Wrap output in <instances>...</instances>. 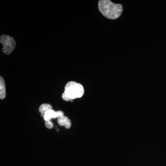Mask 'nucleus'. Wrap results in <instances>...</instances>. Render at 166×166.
I'll return each instance as SVG.
<instances>
[{
    "mask_svg": "<svg viewBox=\"0 0 166 166\" xmlns=\"http://www.w3.org/2000/svg\"><path fill=\"white\" fill-rule=\"evenodd\" d=\"M57 122L61 126H64V116L58 118Z\"/></svg>",
    "mask_w": 166,
    "mask_h": 166,
    "instance_id": "6e6552de",
    "label": "nucleus"
},
{
    "mask_svg": "<svg viewBox=\"0 0 166 166\" xmlns=\"http://www.w3.org/2000/svg\"><path fill=\"white\" fill-rule=\"evenodd\" d=\"M45 125L46 127L48 128V129L52 128L53 126H54L53 122L51 120L45 121Z\"/></svg>",
    "mask_w": 166,
    "mask_h": 166,
    "instance_id": "1a4fd4ad",
    "label": "nucleus"
},
{
    "mask_svg": "<svg viewBox=\"0 0 166 166\" xmlns=\"http://www.w3.org/2000/svg\"><path fill=\"white\" fill-rule=\"evenodd\" d=\"M98 7L101 14L110 20L117 19L123 12L121 4L113 3L110 0H100Z\"/></svg>",
    "mask_w": 166,
    "mask_h": 166,
    "instance_id": "f257e3e1",
    "label": "nucleus"
},
{
    "mask_svg": "<svg viewBox=\"0 0 166 166\" xmlns=\"http://www.w3.org/2000/svg\"><path fill=\"white\" fill-rule=\"evenodd\" d=\"M52 110V107L50 104H44L41 105L39 108V111L43 117L44 114L49 110Z\"/></svg>",
    "mask_w": 166,
    "mask_h": 166,
    "instance_id": "423d86ee",
    "label": "nucleus"
},
{
    "mask_svg": "<svg viewBox=\"0 0 166 166\" xmlns=\"http://www.w3.org/2000/svg\"><path fill=\"white\" fill-rule=\"evenodd\" d=\"M44 119L45 121L50 120L52 119H55L57 118L56 112L52 110H49L47 111L43 116Z\"/></svg>",
    "mask_w": 166,
    "mask_h": 166,
    "instance_id": "20e7f679",
    "label": "nucleus"
},
{
    "mask_svg": "<svg viewBox=\"0 0 166 166\" xmlns=\"http://www.w3.org/2000/svg\"><path fill=\"white\" fill-rule=\"evenodd\" d=\"M6 96V86L4 79L2 76L0 77V99L5 98Z\"/></svg>",
    "mask_w": 166,
    "mask_h": 166,
    "instance_id": "39448f33",
    "label": "nucleus"
},
{
    "mask_svg": "<svg viewBox=\"0 0 166 166\" xmlns=\"http://www.w3.org/2000/svg\"><path fill=\"white\" fill-rule=\"evenodd\" d=\"M71 121L68 117L64 116V126L67 129L70 128L71 126Z\"/></svg>",
    "mask_w": 166,
    "mask_h": 166,
    "instance_id": "0eeeda50",
    "label": "nucleus"
},
{
    "mask_svg": "<svg viewBox=\"0 0 166 166\" xmlns=\"http://www.w3.org/2000/svg\"><path fill=\"white\" fill-rule=\"evenodd\" d=\"M57 113V118H58L60 117L61 116H64V113L62 111L59 110L56 111Z\"/></svg>",
    "mask_w": 166,
    "mask_h": 166,
    "instance_id": "9d476101",
    "label": "nucleus"
},
{
    "mask_svg": "<svg viewBox=\"0 0 166 166\" xmlns=\"http://www.w3.org/2000/svg\"><path fill=\"white\" fill-rule=\"evenodd\" d=\"M84 92V87L81 84L74 81H70L65 86L62 98L66 101H73L75 99L82 97Z\"/></svg>",
    "mask_w": 166,
    "mask_h": 166,
    "instance_id": "f03ea898",
    "label": "nucleus"
},
{
    "mask_svg": "<svg viewBox=\"0 0 166 166\" xmlns=\"http://www.w3.org/2000/svg\"><path fill=\"white\" fill-rule=\"evenodd\" d=\"M0 43L3 45L2 52L5 55L11 54L16 46V42L14 39L8 35H2L0 37Z\"/></svg>",
    "mask_w": 166,
    "mask_h": 166,
    "instance_id": "7ed1b4c3",
    "label": "nucleus"
}]
</instances>
